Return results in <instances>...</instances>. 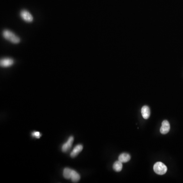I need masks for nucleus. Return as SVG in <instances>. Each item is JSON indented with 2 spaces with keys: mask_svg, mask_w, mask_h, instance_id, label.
I'll use <instances>...</instances> for the list:
<instances>
[{
  "mask_svg": "<svg viewBox=\"0 0 183 183\" xmlns=\"http://www.w3.org/2000/svg\"><path fill=\"white\" fill-rule=\"evenodd\" d=\"M3 37L11 43L17 44L19 43L20 39L15 33L9 30H5L3 32Z\"/></svg>",
  "mask_w": 183,
  "mask_h": 183,
  "instance_id": "f257e3e1",
  "label": "nucleus"
},
{
  "mask_svg": "<svg viewBox=\"0 0 183 183\" xmlns=\"http://www.w3.org/2000/svg\"><path fill=\"white\" fill-rule=\"evenodd\" d=\"M153 169L155 172L159 175H164L168 170L166 165L161 162H158L155 163Z\"/></svg>",
  "mask_w": 183,
  "mask_h": 183,
  "instance_id": "f03ea898",
  "label": "nucleus"
},
{
  "mask_svg": "<svg viewBox=\"0 0 183 183\" xmlns=\"http://www.w3.org/2000/svg\"><path fill=\"white\" fill-rule=\"evenodd\" d=\"M20 17L23 20L28 23H31L33 21V17L32 15L28 10H23L20 12Z\"/></svg>",
  "mask_w": 183,
  "mask_h": 183,
  "instance_id": "7ed1b4c3",
  "label": "nucleus"
},
{
  "mask_svg": "<svg viewBox=\"0 0 183 183\" xmlns=\"http://www.w3.org/2000/svg\"><path fill=\"white\" fill-rule=\"evenodd\" d=\"M170 128V124L168 121L167 120H164L162 123V126L160 128V133L162 134H166L169 131Z\"/></svg>",
  "mask_w": 183,
  "mask_h": 183,
  "instance_id": "20e7f679",
  "label": "nucleus"
},
{
  "mask_svg": "<svg viewBox=\"0 0 183 183\" xmlns=\"http://www.w3.org/2000/svg\"><path fill=\"white\" fill-rule=\"evenodd\" d=\"M15 63L13 59L11 58H4L1 59L0 65L3 67H8L12 66Z\"/></svg>",
  "mask_w": 183,
  "mask_h": 183,
  "instance_id": "39448f33",
  "label": "nucleus"
},
{
  "mask_svg": "<svg viewBox=\"0 0 183 183\" xmlns=\"http://www.w3.org/2000/svg\"><path fill=\"white\" fill-rule=\"evenodd\" d=\"M73 140H74V138L73 136H70L67 142L64 144H63L62 147V150L63 152H67L71 148L72 143H73Z\"/></svg>",
  "mask_w": 183,
  "mask_h": 183,
  "instance_id": "423d86ee",
  "label": "nucleus"
},
{
  "mask_svg": "<svg viewBox=\"0 0 183 183\" xmlns=\"http://www.w3.org/2000/svg\"><path fill=\"white\" fill-rule=\"evenodd\" d=\"M141 113H142V116L143 117V119L147 120L149 119L150 116V109L149 108V106L145 105L142 107Z\"/></svg>",
  "mask_w": 183,
  "mask_h": 183,
  "instance_id": "0eeeda50",
  "label": "nucleus"
},
{
  "mask_svg": "<svg viewBox=\"0 0 183 183\" xmlns=\"http://www.w3.org/2000/svg\"><path fill=\"white\" fill-rule=\"evenodd\" d=\"M83 149V146L82 145H77L70 154V156L72 158L75 157L79 155V153L82 152Z\"/></svg>",
  "mask_w": 183,
  "mask_h": 183,
  "instance_id": "6e6552de",
  "label": "nucleus"
},
{
  "mask_svg": "<svg viewBox=\"0 0 183 183\" xmlns=\"http://www.w3.org/2000/svg\"><path fill=\"white\" fill-rule=\"evenodd\" d=\"M131 159V156L128 153H122L119 156V160L122 163H126L130 161Z\"/></svg>",
  "mask_w": 183,
  "mask_h": 183,
  "instance_id": "1a4fd4ad",
  "label": "nucleus"
},
{
  "mask_svg": "<svg viewBox=\"0 0 183 183\" xmlns=\"http://www.w3.org/2000/svg\"><path fill=\"white\" fill-rule=\"evenodd\" d=\"M71 181L73 183H77L80 180V176L79 173L76 172L75 170H72V172L71 177Z\"/></svg>",
  "mask_w": 183,
  "mask_h": 183,
  "instance_id": "9d476101",
  "label": "nucleus"
},
{
  "mask_svg": "<svg viewBox=\"0 0 183 183\" xmlns=\"http://www.w3.org/2000/svg\"><path fill=\"white\" fill-rule=\"evenodd\" d=\"M122 162L120 161H117L115 162L113 164V169L116 172H120L122 170L123 168V164Z\"/></svg>",
  "mask_w": 183,
  "mask_h": 183,
  "instance_id": "9b49d317",
  "label": "nucleus"
},
{
  "mask_svg": "<svg viewBox=\"0 0 183 183\" xmlns=\"http://www.w3.org/2000/svg\"><path fill=\"white\" fill-rule=\"evenodd\" d=\"M72 169L69 168H65L63 171V176L66 179H71Z\"/></svg>",
  "mask_w": 183,
  "mask_h": 183,
  "instance_id": "f8f14e48",
  "label": "nucleus"
},
{
  "mask_svg": "<svg viewBox=\"0 0 183 183\" xmlns=\"http://www.w3.org/2000/svg\"><path fill=\"white\" fill-rule=\"evenodd\" d=\"M32 136L36 137V138H40V136H41V135H40V133L39 132H34L32 133Z\"/></svg>",
  "mask_w": 183,
  "mask_h": 183,
  "instance_id": "ddd939ff",
  "label": "nucleus"
}]
</instances>
